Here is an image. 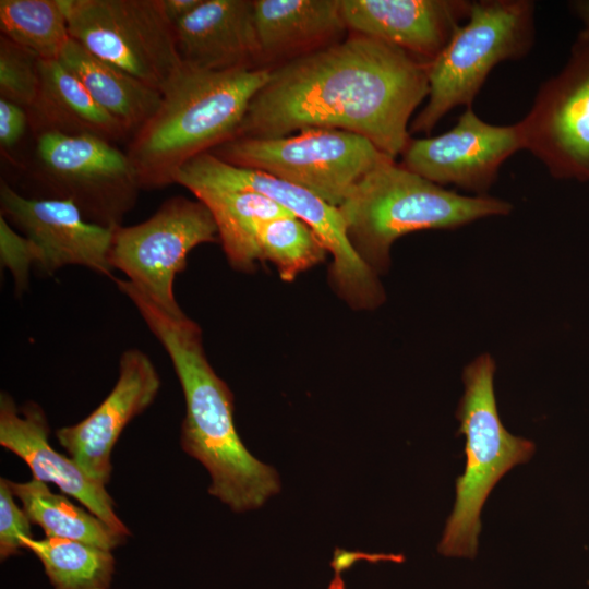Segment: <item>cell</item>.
Listing matches in <instances>:
<instances>
[{
  "label": "cell",
  "mask_w": 589,
  "mask_h": 589,
  "mask_svg": "<svg viewBox=\"0 0 589 589\" xmlns=\"http://www.w3.org/2000/svg\"><path fill=\"white\" fill-rule=\"evenodd\" d=\"M501 199L461 195L388 159L368 172L338 209L348 239L374 271L389 266L393 243L425 229H455L477 219L507 215Z\"/></svg>",
  "instance_id": "4"
},
{
  "label": "cell",
  "mask_w": 589,
  "mask_h": 589,
  "mask_svg": "<svg viewBox=\"0 0 589 589\" xmlns=\"http://www.w3.org/2000/svg\"><path fill=\"white\" fill-rule=\"evenodd\" d=\"M217 239L216 223L205 204L173 196L148 219L113 228L109 263L158 306L179 314L176 276L185 269L188 254L195 247Z\"/></svg>",
  "instance_id": "11"
},
{
  "label": "cell",
  "mask_w": 589,
  "mask_h": 589,
  "mask_svg": "<svg viewBox=\"0 0 589 589\" xmlns=\"http://www.w3.org/2000/svg\"><path fill=\"white\" fill-rule=\"evenodd\" d=\"M257 248L260 261L272 262L286 281L323 261L327 252L312 228L293 215L265 221L259 230Z\"/></svg>",
  "instance_id": "26"
},
{
  "label": "cell",
  "mask_w": 589,
  "mask_h": 589,
  "mask_svg": "<svg viewBox=\"0 0 589 589\" xmlns=\"http://www.w3.org/2000/svg\"><path fill=\"white\" fill-rule=\"evenodd\" d=\"M22 548L43 563L53 589H108L115 570L109 550L79 541L21 538Z\"/></svg>",
  "instance_id": "24"
},
{
  "label": "cell",
  "mask_w": 589,
  "mask_h": 589,
  "mask_svg": "<svg viewBox=\"0 0 589 589\" xmlns=\"http://www.w3.org/2000/svg\"><path fill=\"white\" fill-rule=\"evenodd\" d=\"M428 65L385 41L353 35L271 69L237 137H278L308 128L357 133L395 159L409 120L429 95Z\"/></svg>",
  "instance_id": "1"
},
{
  "label": "cell",
  "mask_w": 589,
  "mask_h": 589,
  "mask_svg": "<svg viewBox=\"0 0 589 589\" xmlns=\"http://www.w3.org/2000/svg\"><path fill=\"white\" fill-rule=\"evenodd\" d=\"M466 0H340L348 29L430 63L468 19Z\"/></svg>",
  "instance_id": "17"
},
{
  "label": "cell",
  "mask_w": 589,
  "mask_h": 589,
  "mask_svg": "<svg viewBox=\"0 0 589 589\" xmlns=\"http://www.w3.org/2000/svg\"><path fill=\"white\" fill-rule=\"evenodd\" d=\"M8 479H0V557L15 555L22 549V537H32L31 520L13 500Z\"/></svg>",
  "instance_id": "29"
},
{
  "label": "cell",
  "mask_w": 589,
  "mask_h": 589,
  "mask_svg": "<svg viewBox=\"0 0 589 589\" xmlns=\"http://www.w3.org/2000/svg\"><path fill=\"white\" fill-rule=\"evenodd\" d=\"M0 262L14 280L15 293H23L29 283L32 266L38 268L41 252L34 241L19 233L0 214Z\"/></svg>",
  "instance_id": "28"
},
{
  "label": "cell",
  "mask_w": 589,
  "mask_h": 589,
  "mask_svg": "<svg viewBox=\"0 0 589 589\" xmlns=\"http://www.w3.org/2000/svg\"><path fill=\"white\" fill-rule=\"evenodd\" d=\"M59 60L129 135H133L160 104L161 93L158 89L95 57L72 38Z\"/></svg>",
  "instance_id": "21"
},
{
  "label": "cell",
  "mask_w": 589,
  "mask_h": 589,
  "mask_svg": "<svg viewBox=\"0 0 589 589\" xmlns=\"http://www.w3.org/2000/svg\"><path fill=\"white\" fill-rule=\"evenodd\" d=\"M519 149H524L519 122L491 124L468 107L450 130L410 137L400 165L438 185L454 184L484 195L502 164Z\"/></svg>",
  "instance_id": "13"
},
{
  "label": "cell",
  "mask_w": 589,
  "mask_h": 589,
  "mask_svg": "<svg viewBox=\"0 0 589 589\" xmlns=\"http://www.w3.org/2000/svg\"><path fill=\"white\" fill-rule=\"evenodd\" d=\"M269 73L268 68L213 72L182 64L161 91L157 110L129 142L125 153L141 188L175 183L191 159L237 137Z\"/></svg>",
  "instance_id": "3"
},
{
  "label": "cell",
  "mask_w": 589,
  "mask_h": 589,
  "mask_svg": "<svg viewBox=\"0 0 589 589\" xmlns=\"http://www.w3.org/2000/svg\"><path fill=\"white\" fill-rule=\"evenodd\" d=\"M9 481V480H8ZM31 522L43 528L48 538L83 542L111 551L124 537L116 533L94 514L74 505L65 495L55 494L45 482L9 481Z\"/></svg>",
  "instance_id": "23"
},
{
  "label": "cell",
  "mask_w": 589,
  "mask_h": 589,
  "mask_svg": "<svg viewBox=\"0 0 589 589\" xmlns=\"http://www.w3.org/2000/svg\"><path fill=\"white\" fill-rule=\"evenodd\" d=\"M70 36L160 93L181 68L163 0H60Z\"/></svg>",
  "instance_id": "9"
},
{
  "label": "cell",
  "mask_w": 589,
  "mask_h": 589,
  "mask_svg": "<svg viewBox=\"0 0 589 589\" xmlns=\"http://www.w3.org/2000/svg\"><path fill=\"white\" fill-rule=\"evenodd\" d=\"M518 122L524 149L553 177L589 181V35L580 32L565 67L541 84Z\"/></svg>",
  "instance_id": "12"
},
{
  "label": "cell",
  "mask_w": 589,
  "mask_h": 589,
  "mask_svg": "<svg viewBox=\"0 0 589 589\" xmlns=\"http://www.w3.org/2000/svg\"><path fill=\"white\" fill-rule=\"evenodd\" d=\"M39 91L27 109L29 125L36 134L46 131L89 134L111 143L129 135L59 59H39Z\"/></svg>",
  "instance_id": "20"
},
{
  "label": "cell",
  "mask_w": 589,
  "mask_h": 589,
  "mask_svg": "<svg viewBox=\"0 0 589 589\" xmlns=\"http://www.w3.org/2000/svg\"><path fill=\"white\" fill-rule=\"evenodd\" d=\"M573 12L579 17L584 24V29L589 35V0H577L570 2Z\"/></svg>",
  "instance_id": "32"
},
{
  "label": "cell",
  "mask_w": 589,
  "mask_h": 589,
  "mask_svg": "<svg viewBox=\"0 0 589 589\" xmlns=\"http://www.w3.org/2000/svg\"><path fill=\"white\" fill-rule=\"evenodd\" d=\"M173 26L184 65L223 72L261 63L251 0H202Z\"/></svg>",
  "instance_id": "18"
},
{
  "label": "cell",
  "mask_w": 589,
  "mask_h": 589,
  "mask_svg": "<svg viewBox=\"0 0 589 589\" xmlns=\"http://www.w3.org/2000/svg\"><path fill=\"white\" fill-rule=\"evenodd\" d=\"M39 84V59L1 35L0 98L28 109L36 100Z\"/></svg>",
  "instance_id": "27"
},
{
  "label": "cell",
  "mask_w": 589,
  "mask_h": 589,
  "mask_svg": "<svg viewBox=\"0 0 589 589\" xmlns=\"http://www.w3.org/2000/svg\"><path fill=\"white\" fill-rule=\"evenodd\" d=\"M211 153L302 187L335 207L368 172L393 159L366 137L330 128H308L278 137H235Z\"/></svg>",
  "instance_id": "7"
},
{
  "label": "cell",
  "mask_w": 589,
  "mask_h": 589,
  "mask_svg": "<svg viewBox=\"0 0 589 589\" xmlns=\"http://www.w3.org/2000/svg\"><path fill=\"white\" fill-rule=\"evenodd\" d=\"M0 205L1 215L39 248L38 269L45 275L67 265H79L111 276L109 251L113 228L87 220L73 201L27 197L1 180Z\"/></svg>",
  "instance_id": "14"
},
{
  "label": "cell",
  "mask_w": 589,
  "mask_h": 589,
  "mask_svg": "<svg viewBox=\"0 0 589 589\" xmlns=\"http://www.w3.org/2000/svg\"><path fill=\"white\" fill-rule=\"evenodd\" d=\"M175 183L189 191L214 187L261 193L309 225L333 256V284L356 309H373L384 300L375 272L351 245L344 219L335 207L309 190L263 171L226 163L207 152L187 163Z\"/></svg>",
  "instance_id": "8"
},
{
  "label": "cell",
  "mask_w": 589,
  "mask_h": 589,
  "mask_svg": "<svg viewBox=\"0 0 589 589\" xmlns=\"http://www.w3.org/2000/svg\"><path fill=\"white\" fill-rule=\"evenodd\" d=\"M160 388L158 372L140 349L125 350L118 380L101 404L76 424L56 431L60 445L93 480L106 485L111 477V452L127 424L152 405Z\"/></svg>",
  "instance_id": "15"
},
{
  "label": "cell",
  "mask_w": 589,
  "mask_h": 589,
  "mask_svg": "<svg viewBox=\"0 0 589 589\" xmlns=\"http://www.w3.org/2000/svg\"><path fill=\"white\" fill-rule=\"evenodd\" d=\"M49 431L40 406L27 401L19 408L9 394L1 392L0 445L23 459L34 479L56 484L116 533L124 538L129 536L130 531L117 516L105 485L88 477L72 458L55 450L48 441Z\"/></svg>",
  "instance_id": "16"
},
{
  "label": "cell",
  "mask_w": 589,
  "mask_h": 589,
  "mask_svg": "<svg viewBox=\"0 0 589 589\" xmlns=\"http://www.w3.org/2000/svg\"><path fill=\"white\" fill-rule=\"evenodd\" d=\"M202 0H163V7L168 19L175 24L191 13Z\"/></svg>",
  "instance_id": "31"
},
{
  "label": "cell",
  "mask_w": 589,
  "mask_h": 589,
  "mask_svg": "<svg viewBox=\"0 0 589 589\" xmlns=\"http://www.w3.org/2000/svg\"><path fill=\"white\" fill-rule=\"evenodd\" d=\"M495 362L477 357L462 373L465 392L457 409L459 433L466 437V467L456 480V498L442 540L441 554L473 558L481 531L480 514L500 479L533 455V442L510 434L501 422L494 395Z\"/></svg>",
  "instance_id": "5"
},
{
  "label": "cell",
  "mask_w": 589,
  "mask_h": 589,
  "mask_svg": "<svg viewBox=\"0 0 589 589\" xmlns=\"http://www.w3.org/2000/svg\"><path fill=\"white\" fill-rule=\"evenodd\" d=\"M115 283L172 362L185 400L181 447L208 470L209 494L237 513L262 506L279 492L278 474L240 440L232 394L206 358L200 326L183 312L165 311L128 279L116 278Z\"/></svg>",
  "instance_id": "2"
},
{
  "label": "cell",
  "mask_w": 589,
  "mask_h": 589,
  "mask_svg": "<svg viewBox=\"0 0 589 589\" xmlns=\"http://www.w3.org/2000/svg\"><path fill=\"white\" fill-rule=\"evenodd\" d=\"M253 9L261 63L333 45L348 29L340 0H254Z\"/></svg>",
  "instance_id": "19"
},
{
  "label": "cell",
  "mask_w": 589,
  "mask_h": 589,
  "mask_svg": "<svg viewBox=\"0 0 589 589\" xmlns=\"http://www.w3.org/2000/svg\"><path fill=\"white\" fill-rule=\"evenodd\" d=\"M190 191L209 209L227 260L239 271L248 272L260 261L257 235L261 226L267 220L292 215L253 191L214 187H196Z\"/></svg>",
  "instance_id": "22"
},
{
  "label": "cell",
  "mask_w": 589,
  "mask_h": 589,
  "mask_svg": "<svg viewBox=\"0 0 589 589\" xmlns=\"http://www.w3.org/2000/svg\"><path fill=\"white\" fill-rule=\"evenodd\" d=\"M533 41V1H472L466 22L428 65V101L412 120L410 132L430 133L452 109L472 107L492 69L524 58Z\"/></svg>",
  "instance_id": "6"
},
{
  "label": "cell",
  "mask_w": 589,
  "mask_h": 589,
  "mask_svg": "<svg viewBox=\"0 0 589 589\" xmlns=\"http://www.w3.org/2000/svg\"><path fill=\"white\" fill-rule=\"evenodd\" d=\"M0 29L40 60L59 59L71 40L60 0H1Z\"/></svg>",
  "instance_id": "25"
},
{
  "label": "cell",
  "mask_w": 589,
  "mask_h": 589,
  "mask_svg": "<svg viewBox=\"0 0 589 589\" xmlns=\"http://www.w3.org/2000/svg\"><path fill=\"white\" fill-rule=\"evenodd\" d=\"M29 125L27 109L0 98V145L4 151L13 148Z\"/></svg>",
  "instance_id": "30"
},
{
  "label": "cell",
  "mask_w": 589,
  "mask_h": 589,
  "mask_svg": "<svg viewBox=\"0 0 589 589\" xmlns=\"http://www.w3.org/2000/svg\"><path fill=\"white\" fill-rule=\"evenodd\" d=\"M35 157L55 197L73 201L87 220L105 227L122 225L142 190L128 154L95 135L38 133Z\"/></svg>",
  "instance_id": "10"
}]
</instances>
